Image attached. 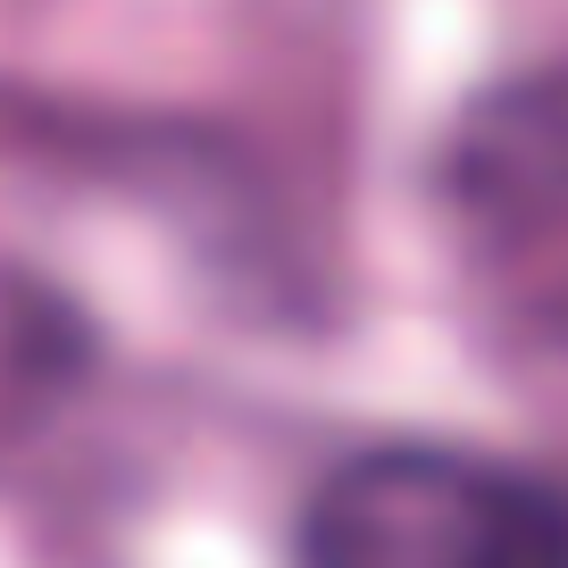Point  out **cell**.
I'll return each mask as SVG.
<instances>
[{"mask_svg": "<svg viewBox=\"0 0 568 568\" xmlns=\"http://www.w3.org/2000/svg\"><path fill=\"white\" fill-rule=\"evenodd\" d=\"M302 568H568V494L452 444H376L326 468Z\"/></svg>", "mask_w": 568, "mask_h": 568, "instance_id": "1", "label": "cell"}]
</instances>
